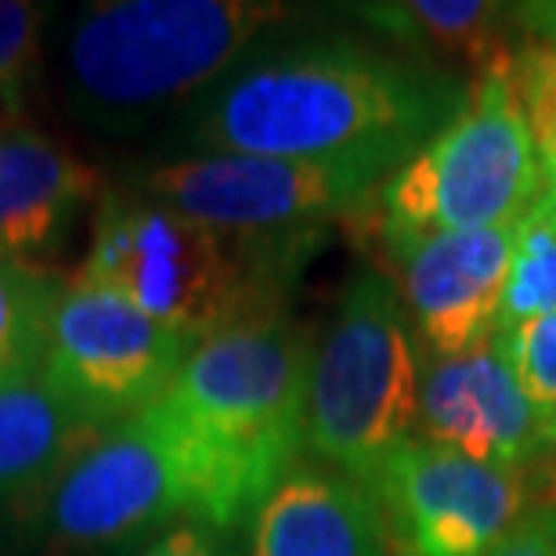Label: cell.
Masks as SVG:
<instances>
[{"mask_svg": "<svg viewBox=\"0 0 556 556\" xmlns=\"http://www.w3.org/2000/svg\"><path fill=\"white\" fill-rule=\"evenodd\" d=\"M470 94L444 65L358 40H296L253 51L210 87L185 124L203 152L362 163L394 174Z\"/></svg>", "mask_w": 556, "mask_h": 556, "instance_id": "cell-1", "label": "cell"}, {"mask_svg": "<svg viewBox=\"0 0 556 556\" xmlns=\"http://www.w3.org/2000/svg\"><path fill=\"white\" fill-rule=\"evenodd\" d=\"M311 365V332L278 311L220 329L192 348L163 402L199 455V525L225 531L253 517L296 466Z\"/></svg>", "mask_w": 556, "mask_h": 556, "instance_id": "cell-2", "label": "cell"}, {"mask_svg": "<svg viewBox=\"0 0 556 556\" xmlns=\"http://www.w3.org/2000/svg\"><path fill=\"white\" fill-rule=\"evenodd\" d=\"M293 18L271 0H113L84 11L70 37L76 105L105 124L206 94L247 62L264 33Z\"/></svg>", "mask_w": 556, "mask_h": 556, "instance_id": "cell-3", "label": "cell"}, {"mask_svg": "<svg viewBox=\"0 0 556 556\" xmlns=\"http://www.w3.org/2000/svg\"><path fill=\"white\" fill-rule=\"evenodd\" d=\"M271 239L278 236H236L149 199L109 192L73 282L116 289L160 326L203 343L247 318L275 315L268 293L286 261L268 250Z\"/></svg>", "mask_w": 556, "mask_h": 556, "instance_id": "cell-4", "label": "cell"}, {"mask_svg": "<svg viewBox=\"0 0 556 556\" xmlns=\"http://www.w3.org/2000/svg\"><path fill=\"white\" fill-rule=\"evenodd\" d=\"M539 195V141L517 98L514 70H506L470 80L459 113L387 177L358 220L372 225V236L397 257L444 231L517 225Z\"/></svg>", "mask_w": 556, "mask_h": 556, "instance_id": "cell-5", "label": "cell"}, {"mask_svg": "<svg viewBox=\"0 0 556 556\" xmlns=\"http://www.w3.org/2000/svg\"><path fill=\"white\" fill-rule=\"evenodd\" d=\"M419 351L408 307L380 271L354 275L315 351L304 448L365 484L419 427Z\"/></svg>", "mask_w": 556, "mask_h": 556, "instance_id": "cell-6", "label": "cell"}, {"mask_svg": "<svg viewBox=\"0 0 556 556\" xmlns=\"http://www.w3.org/2000/svg\"><path fill=\"white\" fill-rule=\"evenodd\" d=\"M203 509V470L181 422L155 397L102 430L65 470L48 506L51 553L127 542Z\"/></svg>", "mask_w": 556, "mask_h": 556, "instance_id": "cell-7", "label": "cell"}, {"mask_svg": "<svg viewBox=\"0 0 556 556\" xmlns=\"http://www.w3.org/2000/svg\"><path fill=\"white\" fill-rule=\"evenodd\" d=\"M391 174L362 163H311L275 155L199 152L152 166L141 195L199 225L236 236H282L315 220H351Z\"/></svg>", "mask_w": 556, "mask_h": 556, "instance_id": "cell-8", "label": "cell"}, {"mask_svg": "<svg viewBox=\"0 0 556 556\" xmlns=\"http://www.w3.org/2000/svg\"><path fill=\"white\" fill-rule=\"evenodd\" d=\"M192 348L116 289L70 282L54 300L40 372L76 413L105 430L163 397Z\"/></svg>", "mask_w": 556, "mask_h": 556, "instance_id": "cell-9", "label": "cell"}, {"mask_svg": "<svg viewBox=\"0 0 556 556\" xmlns=\"http://www.w3.org/2000/svg\"><path fill=\"white\" fill-rule=\"evenodd\" d=\"M380 506L394 556H488L531 514L520 466L477 463L408 438L362 484Z\"/></svg>", "mask_w": 556, "mask_h": 556, "instance_id": "cell-10", "label": "cell"}, {"mask_svg": "<svg viewBox=\"0 0 556 556\" xmlns=\"http://www.w3.org/2000/svg\"><path fill=\"white\" fill-rule=\"evenodd\" d=\"M520 220L481 231H444L394 257L408 318L433 358H459L495 340Z\"/></svg>", "mask_w": 556, "mask_h": 556, "instance_id": "cell-11", "label": "cell"}, {"mask_svg": "<svg viewBox=\"0 0 556 556\" xmlns=\"http://www.w3.org/2000/svg\"><path fill=\"white\" fill-rule=\"evenodd\" d=\"M419 433L466 459L520 470L553 452L546 419L520 391L498 340L433 358L419 387Z\"/></svg>", "mask_w": 556, "mask_h": 556, "instance_id": "cell-12", "label": "cell"}, {"mask_svg": "<svg viewBox=\"0 0 556 556\" xmlns=\"http://www.w3.org/2000/svg\"><path fill=\"white\" fill-rule=\"evenodd\" d=\"M98 433L43 372L0 387V556L43 535L59 481Z\"/></svg>", "mask_w": 556, "mask_h": 556, "instance_id": "cell-13", "label": "cell"}, {"mask_svg": "<svg viewBox=\"0 0 556 556\" xmlns=\"http://www.w3.org/2000/svg\"><path fill=\"white\" fill-rule=\"evenodd\" d=\"M383 514L358 481L296 463L257 506L250 556H387Z\"/></svg>", "mask_w": 556, "mask_h": 556, "instance_id": "cell-14", "label": "cell"}, {"mask_svg": "<svg viewBox=\"0 0 556 556\" xmlns=\"http://www.w3.org/2000/svg\"><path fill=\"white\" fill-rule=\"evenodd\" d=\"M102 192V174L40 130H0V261H26L48 250L87 199Z\"/></svg>", "mask_w": 556, "mask_h": 556, "instance_id": "cell-15", "label": "cell"}, {"mask_svg": "<svg viewBox=\"0 0 556 556\" xmlns=\"http://www.w3.org/2000/svg\"><path fill=\"white\" fill-rule=\"evenodd\" d=\"M362 22L413 51L430 65H463L473 80L514 70L520 37H509L517 18L488 0H405V4H358Z\"/></svg>", "mask_w": 556, "mask_h": 556, "instance_id": "cell-16", "label": "cell"}, {"mask_svg": "<svg viewBox=\"0 0 556 556\" xmlns=\"http://www.w3.org/2000/svg\"><path fill=\"white\" fill-rule=\"evenodd\" d=\"M62 289L26 261H0V387L43 369L51 311Z\"/></svg>", "mask_w": 556, "mask_h": 556, "instance_id": "cell-17", "label": "cell"}, {"mask_svg": "<svg viewBox=\"0 0 556 556\" xmlns=\"http://www.w3.org/2000/svg\"><path fill=\"white\" fill-rule=\"evenodd\" d=\"M556 315V217L546 199H535L520 220V236L509 264L498 332L525 326L531 318Z\"/></svg>", "mask_w": 556, "mask_h": 556, "instance_id": "cell-18", "label": "cell"}, {"mask_svg": "<svg viewBox=\"0 0 556 556\" xmlns=\"http://www.w3.org/2000/svg\"><path fill=\"white\" fill-rule=\"evenodd\" d=\"M495 340L506 351L509 365H514L520 391L528 394V402L546 419L553 438L549 455H556V315H542L517 329L495 332Z\"/></svg>", "mask_w": 556, "mask_h": 556, "instance_id": "cell-19", "label": "cell"}, {"mask_svg": "<svg viewBox=\"0 0 556 556\" xmlns=\"http://www.w3.org/2000/svg\"><path fill=\"white\" fill-rule=\"evenodd\" d=\"M43 8L26 0H0V105L18 113L22 94L40 70Z\"/></svg>", "mask_w": 556, "mask_h": 556, "instance_id": "cell-20", "label": "cell"}, {"mask_svg": "<svg viewBox=\"0 0 556 556\" xmlns=\"http://www.w3.org/2000/svg\"><path fill=\"white\" fill-rule=\"evenodd\" d=\"M514 87L539 144L556 138V43L520 33L514 51Z\"/></svg>", "mask_w": 556, "mask_h": 556, "instance_id": "cell-21", "label": "cell"}, {"mask_svg": "<svg viewBox=\"0 0 556 556\" xmlns=\"http://www.w3.org/2000/svg\"><path fill=\"white\" fill-rule=\"evenodd\" d=\"M488 556H556V509H531Z\"/></svg>", "mask_w": 556, "mask_h": 556, "instance_id": "cell-22", "label": "cell"}, {"mask_svg": "<svg viewBox=\"0 0 556 556\" xmlns=\"http://www.w3.org/2000/svg\"><path fill=\"white\" fill-rule=\"evenodd\" d=\"M141 556H220L217 531L199 525V520H185V525L166 528L160 539H152Z\"/></svg>", "mask_w": 556, "mask_h": 556, "instance_id": "cell-23", "label": "cell"}, {"mask_svg": "<svg viewBox=\"0 0 556 556\" xmlns=\"http://www.w3.org/2000/svg\"><path fill=\"white\" fill-rule=\"evenodd\" d=\"M509 11H514L517 29L525 33V37L556 43V0H546V4H517Z\"/></svg>", "mask_w": 556, "mask_h": 556, "instance_id": "cell-24", "label": "cell"}, {"mask_svg": "<svg viewBox=\"0 0 556 556\" xmlns=\"http://www.w3.org/2000/svg\"><path fill=\"white\" fill-rule=\"evenodd\" d=\"M528 473V488H531V509H556V455L546 459H535L525 466Z\"/></svg>", "mask_w": 556, "mask_h": 556, "instance_id": "cell-25", "label": "cell"}, {"mask_svg": "<svg viewBox=\"0 0 556 556\" xmlns=\"http://www.w3.org/2000/svg\"><path fill=\"white\" fill-rule=\"evenodd\" d=\"M539 160H542V199L556 217V138L546 144H539Z\"/></svg>", "mask_w": 556, "mask_h": 556, "instance_id": "cell-26", "label": "cell"}]
</instances>
